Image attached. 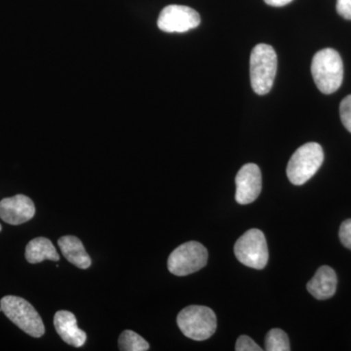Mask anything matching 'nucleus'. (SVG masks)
Wrapping results in <instances>:
<instances>
[{"label":"nucleus","mask_w":351,"mask_h":351,"mask_svg":"<svg viewBox=\"0 0 351 351\" xmlns=\"http://www.w3.org/2000/svg\"><path fill=\"white\" fill-rule=\"evenodd\" d=\"M311 75L323 94L335 93L343 80V60L339 53L332 48L318 51L311 62Z\"/></svg>","instance_id":"1"},{"label":"nucleus","mask_w":351,"mask_h":351,"mask_svg":"<svg viewBox=\"0 0 351 351\" xmlns=\"http://www.w3.org/2000/svg\"><path fill=\"white\" fill-rule=\"evenodd\" d=\"M277 71V55L269 44L261 43L252 50L250 77L252 88L256 94L263 96L274 86Z\"/></svg>","instance_id":"2"},{"label":"nucleus","mask_w":351,"mask_h":351,"mask_svg":"<svg viewBox=\"0 0 351 351\" xmlns=\"http://www.w3.org/2000/svg\"><path fill=\"white\" fill-rule=\"evenodd\" d=\"M177 324L186 338L205 341L216 332L217 316L209 307L189 306L178 314Z\"/></svg>","instance_id":"3"},{"label":"nucleus","mask_w":351,"mask_h":351,"mask_svg":"<svg viewBox=\"0 0 351 351\" xmlns=\"http://www.w3.org/2000/svg\"><path fill=\"white\" fill-rule=\"evenodd\" d=\"M324 160L322 147L317 143H307L297 149L289 160L287 177L295 186H302L316 174Z\"/></svg>","instance_id":"4"},{"label":"nucleus","mask_w":351,"mask_h":351,"mask_svg":"<svg viewBox=\"0 0 351 351\" xmlns=\"http://www.w3.org/2000/svg\"><path fill=\"white\" fill-rule=\"evenodd\" d=\"M0 306L16 326L34 338H40L45 332L43 321L36 309L29 302L16 295H6L0 301Z\"/></svg>","instance_id":"5"},{"label":"nucleus","mask_w":351,"mask_h":351,"mask_svg":"<svg viewBox=\"0 0 351 351\" xmlns=\"http://www.w3.org/2000/svg\"><path fill=\"white\" fill-rule=\"evenodd\" d=\"M235 257L251 269H263L269 261V249L262 230L252 228L239 237L234 245Z\"/></svg>","instance_id":"6"},{"label":"nucleus","mask_w":351,"mask_h":351,"mask_svg":"<svg viewBox=\"0 0 351 351\" xmlns=\"http://www.w3.org/2000/svg\"><path fill=\"white\" fill-rule=\"evenodd\" d=\"M208 251L197 241H189L176 248L168 258V269L177 276L195 274L207 265Z\"/></svg>","instance_id":"7"},{"label":"nucleus","mask_w":351,"mask_h":351,"mask_svg":"<svg viewBox=\"0 0 351 351\" xmlns=\"http://www.w3.org/2000/svg\"><path fill=\"white\" fill-rule=\"evenodd\" d=\"M201 22L195 9L184 5L166 6L159 15L157 25L165 32H186L195 29Z\"/></svg>","instance_id":"8"},{"label":"nucleus","mask_w":351,"mask_h":351,"mask_svg":"<svg viewBox=\"0 0 351 351\" xmlns=\"http://www.w3.org/2000/svg\"><path fill=\"white\" fill-rule=\"evenodd\" d=\"M237 193L235 199L241 205L254 202L262 191V173L258 165L245 164L235 178Z\"/></svg>","instance_id":"9"},{"label":"nucleus","mask_w":351,"mask_h":351,"mask_svg":"<svg viewBox=\"0 0 351 351\" xmlns=\"http://www.w3.org/2000/svg\"><path fill=\"white\" fill-rule=\"evenodd\" d=\"M34 215L36 206L27 196L17 195L0 201V218L9 225H22L31 221Z\"/></svg>","instance_id":"10"},{"label":"nucleus","mask_w":351,"mask_h":351,"mask_svg":"<svg viewBox=\"0 0 351 351\" xmlns=\"http://www.w3.org/2000/svg\"><path fill=\"white\" fill-rule=\"evenodd\" d=\"M54 326L59 336L68 345L82 348L86 343V332L78 328L75 314L71 311H57L54 316Z\"/></svg>","instance_id":"11"},{"label":"nucleus","mask_w":351,"mask_h":351,"mask_svg":"<svg viewBox=\"0 0 351 351\" xmlns=\"http://www.w3.org/2000/svg\"><path fill=\"white\" fill-rule=\"evenodd\" d=\"M337 284H338V279H337L336 272L332 267L323 265L317 269L315 276L307 283L306 288L315 299L324 301L335 295Z\"/></svg>","instance_id":"12"},{"label":"nucleus","mask_w":351,"mask_h":351,"mask_svg":"<svg viewBox=\"0 0 351 351\" xmlns=\"http://www.w3.org/2000/svg\"><path fill=\"white\" fill-rule=\"evenodd\" d=\"M64 257L78 269H87L91 267L92 260L88 255L82 240L73 235H66L58 240Z\"/></svg>","instance_id":"13"},{"label":"nucleus","mask_w":351,"mask_h":351,"mask_svg":"<svg viewBox=\"0 0 351 351\" xmlns=\"http://www.w3.org/2000/svg\"><path fill=\"white\" fill-rule=\"evenodd\" d=\"M25 256L29 263H43L45 260L58 262L60 260L59 254L52 241L45 237H38L29 241L25 247Z\"/></svg>","instance_id":"14"},{"label":"nucleus","mask_w":351,"mask_h":351,"mask_svg":"<svg viewBox=\"0 0 351 351\" xmlns=\"http://www.w3.org/2000/svg\"><path fill=\"white\" fill-rule=\"evenodd\" d=\"M119 350L122 351H147L149 345L147 341L137 332L126 330L122 332L119 339Z\"/></svg>","instance_id":"15"},{"label":"nucleus","mask_w":351,"mask_h":351,"mask_svg":"<svg viewBox=\"0 0 351 351\" xmlns=\"http://www.w3.org/2000/svg\"><path fill=\"white\" fill-rule=\"evenodd\" d=\"M265 350L290 351V341L287 334L281 329H271L265 337Z\"/></svg>","instance_id":"16"},{"label":"nucleus","mask_w":351,"mask_h":351,"mask_svg":"<svg viewBox=\"0 0 351 351\" xmlns=\"http://www.w3.org/2000/svg\"><path fill=\"white\" fill-rule=\"evenodd\" d=\"M339 115L343 126L351 133V95L346 96L339 106Z\"/></svg>","instance_id":"17"},{"label":"nucleus","mask_w":351,"mask_h":351,"mask_svg":"<svg viewBox=\"0 0 351 351\" xmlns=\"http://www.w3.org/2000/svg\"><path fill=\"white\" fill-rule=\"evenodd\" d=\"M235 350L237 351H262V348H260L248 336H240L237 339V345H235Z\"/></svg>","instance_id":"18"},{"label":"nucleus","mask_w":351,"mask_h":351,"mask_svg":"<svg viewBox=\"0 0 351 351\" xmlns=\"http://www.w3.org/2000/svg\"><path fill=\"white\" fill-rule=\"evenodd\" d=\"M339 235L343 246L351 250V219H346L341 223Z\"/></svg>","instance_id":"19"},{"label":"nucleus","mask_w":351,"mask_h":351,"mask_svg":"<svg viewBox=\"0 0 351 351\" xmlns=\"http://www.w3.org/2000/svg\"><path fill=\"white\" fill-rule=\"evenodd\" d=\"M337 12L345 19L351 21V0H337Z\"/></svg>","instance_id":"20"},{"label":"nucleus","mask_w":351,"mask_h":351,"mask_svg":"<svg viewBox=\"0 0 351 351\" xmlns=\"http://www.w3.org/2000/svg\"><path fill=\"white\" fill-rule=\"evenodd\" d=\"M293 0H265V3L274 7H282L292 2Z\"/></svg>","instance_id":"21"},{"label":"nucleus","mask_w":351,"mask_h":351,"mask_svg":"<svg viewBox=\"0 0 351 351\" xmlns=\"http://www.w3.org/2000/svg\"><path fill=\"white\" fill-rule=\"evenodd\" d=\"M1 225H0V232H1Z\"/></svg>","instance_id":"22"}]
</instances>
